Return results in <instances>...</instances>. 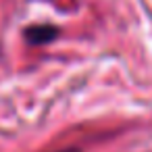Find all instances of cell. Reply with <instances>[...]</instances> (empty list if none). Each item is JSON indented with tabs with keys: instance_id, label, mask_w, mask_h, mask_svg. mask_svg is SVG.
<instances>
[{
	"instance_id": "1",
	"label": "cell",
	"mask_w": 152,
	"mask_h": 152,
	"mask_svg": "<svg viewBox=\"0 0 152 152\" xmlns=\"http://www.w3.org/2000/svg\"><path fill=\"white\" fill-rule=\"evenodd\" d=\"M56 38H58V29L54 25H31V27L25 29V40L34 46L48 44Z\"/></svg>"
},
{
	"instance_id": "2",
	"label": "cell",
	"mask_w": 152,
	"mask_h": 152,
	"mask_svg": "<svg viewBox=\"0 0 152 152\" xmlns=\"http://www.w3.org/2000/svg\"><path fill=\"white\" fill-rule=\"evenodd\" d=\"M61 152H79L77 148H67V150H61Z\"/></svg>"
}]
</instances>
